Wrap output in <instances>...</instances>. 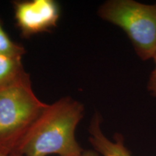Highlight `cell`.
I'll list each match as a JSON object with an SVG mask.
<instances>
[{
  "instance_id": "obj_1",
  "label": "cell",
  "mask_w": 156,
  "mask_h": 156,
  "mask_svg": "<svg viewBox=\"0 0 156 156\" xmlns=\"http://www.w3.org/2000/svg\"><path fill=\"white\" fill-rule=\"evenodd\" d=\"M83 114V105L70 97L48 105L12 153L23 156L80 155L84 151L75 139V129Z\"/></svg>"
},
{
  "instance_id": "obj_2",
  "label": "cell",
  "mask_w": 156,
  "mask_h": 156,
  "mask_svg": "<svg viewBox=\"0 0 156 156\" xmlns=\"http://www.w3.org/2000/svg\"><path fill=\"white\" fill-rule=\"evenodd\" d=\"M98 15L125 33L140 59H153L156 54V3L108 0L99 7Z\"/></svg>"
},
{
  "instance_id": "obj_3",
  "label": "cell",
  "mask_w": 156,
  "mask_h": 156,
  "mask_svg": "<svg viewBox=\"0 0 156 156\" xmlns=\"http://www.w3.org/2000/svg\"><path fill=\"white\" fill-rule=\"evenodd\" d=\"M47 106L35 94L30 80L0 90V150L12 153Z\"/></svg>"
},
{
  "instance_id": "obj_4",
  "label": "cell",
  "mask_w": 156,
  "mask_h": 156,
  "mask_svg": "<svg viewBox=\"0 0 156 156\" xmlns=\"http://www.w3.org/2000/svg\"><path fill=\"white\" fill-rule=\"evenodd\" d=\"M12 5L17 27L26 38L55 28L61 14L54 0L15 1Z\"/></svg>"
},
{
  "instance_id": "obj_5",
  "label": "cell",
  "mask_w": 156,
  "mask_h": 156,
  "mask_svg": "<svg viewBox=\"0 0 156 156\" xmlns=\"http://www.w3.org/2000/svg\"><path fill=\"white\" fill-rule=\"evenodd\" d=\"M101 117L95 113L89 127V140L98 153L103 156H132L124 144V138L119 134L115 135L114 141L105 136L101 128Z\"/></svg>"
},
{
  "instance_id": "obj_6",
  "label": "cell",
  "mask_w": 156,
  "mask_h": 156,
  "mask_svg": "<svg viewBox=\"0 0 156 156\" xmlns=\"http://www.w3.org/2000/svg\"><path fill=\"white\" fill-rule=\"evenodd\" d=\"M22 55L0 53V90L30 80L22 62Z\"/></svg>"
},
{
  "instance_id": "obj_7",
  "label": "cell",
  "mask_w": 156,
  "mask_h": 156,
  "mask_svg": "<svg viewBox=\"0 0 156 156\" xmlns=\"http://www.w3.org/2000/svg\"><path fill=\"white\" fill-rule=\"evenodd\" d=\"M25 52V48L22 45L15 42L9 36L7 31L4 28L0 18V53L15 54L23 56Z\"/></svg>"
},
{
  "instance_id": "obj_8",
  "label": "cell",
  "mask_w": 156,
  "mask_h": 156,
  "mask_svg": "<svg viewBox=\"0 0 156 156\" xmlns=\"http://www.w3.org/2000/svg\"><path fill=\"white\" fill-rule=\"evenodd\" d=\"M153 60L154 62V68L149 76L147 84V89L152 96L156 98V54L153 57Z\"/></svg>"
},
{
  "instance_id": "obj_9",
  "label": "cell",
  "mask_w": 156,
  "mask_h": 156,
  "mask_svg": "<svg viewBox=\"0 0 156 156\" xmlns=\"http://www.w3.org/2000/svg\"><path fill=\"white\" fill-rule=\"evenodd\" d=\"M79 156H99L97 152L93 151H84Z\"/></svg>"
},
{
  "instance_id": "obj_10",
  "label": "cell",
  "mask_w": 156,
  "mask_h": 156,
  "mask_svg": "<svg viewBox=\"0 0 156 156\" xmlns=\"http://www.w3.org/2000/svg\"><path fill=\"white\" fill-rule=\"evenodd\" d=\"M9 155H8V154H7V153H6L4 151H1V150H0V156H9Z\"/></svg>"
},
{
  "instance_id": "obj_11",
  "label": "cell",
  "mask_w": 156,
  "mask_h": 156,
  "mask_svg": "<svg viewBox=\"0 0 156 156\" xmlns=\"http://www.w3.org/2000/svg\"><path fill=\"white\" fill-rule=\"evenodd\" d=\"M9 156H23V155H19V154H17V153H12L9 154Z\"/></svg>"
}]
</instances>
